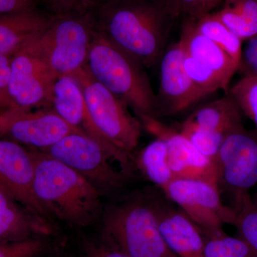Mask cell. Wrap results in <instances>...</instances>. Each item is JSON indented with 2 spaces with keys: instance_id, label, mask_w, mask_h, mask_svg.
I'll return each instance as SVG.
<instances>
[{
  "instance_id": "3",
  "label": "cell",
  "mask_w": 257,
  "mask_h": 257,
  "mask_svg": "<svg viewBox=\"0 0 257 257\" xmlns=\"http://www.w3.org/2000/svg\"><path fill=\"white\" fill-rule=\"evenodd\" d=\"M85 67L93 78L126 103L139 119L156 117L157 95L143 64L96 29Z\"/></svg>"
},
{
  "instance_id": "14",
  "label": "cell",
  "mask_w": 257,
  "mask_h": 257,
  "mask_svg": "<svg viewBox=\"0 0 257 257\" xmlns=\"http://www.w3.org/2000/svg\"><path fill=\"white\" fill-rule=\"evenodd\" d=\"M35 163L30 150L0 138V190L33 214L47 215L34 191Z\"/></svg>"
},
{
  "instance_id": "13",
  "label": "cell",
  "mask_w": 257,
  "mask_h": 257,
  "mask_svg": "<svg viewBox=\"0 0 257 257\" xmlns=\"http://www.w3.org/2000/svg\"><path fill=\"white\" fill-rule=\"evenodd\" d=\"M184 52L179 42L166 49L161 59L160 86L156 117L178 114L207 96L196 87L184 68Z\"/></svg>"
},
{
  "instance_id": "29",
  "label": "cell",
  "mask_w": 257,
  "mask_h": 257,
  "mask_svg": "<svg viewBox=\"0 0 257 257\" xmlns=\"http://www.w3.org/2000/svg\"><path fill=\"white\" fill-rule=\"evenodd\" d=\"M174 18L179 17L197 18L215 11L223 0H163Z\"/></svg>"
},
{
  "instance_id": "16",
  "label": "cell",
  "mask_w": 257,
  "mask_h": 257,
  "mask_svg": "<svg viewBox=\"0 0 257 257\" xmlns=\"http://www.w3.org/2000/svg\"><path fill=\"white\" fill-rule=\"evenodd\" d=\"M51 105L64 121L101 145L119 165L114 152L93 122L82 88L73 77L64 75L56 79Z\"/></svg>"
},
{
  "instance_id": "32",
  "label": "cell",
  "mask_w": 257,
  "mask_h": 257,
  "mask_svg": "<svg viewBox=\"0 0 257 257\" xmlns=\"http://www.w3.org/2000/svg\"><path fill=\"white\" fill-rule=\"evenodd\" d=\"M238 71L243 76H251L257 78V35L246 40L242 49Z\"/></svg>"
},
{
  "instance_id": "22",
  "label": "cell",
  "mask_w": 257,
  "mask_h": 257,
  "mask_svg": "<svg viewBox=\"0 0 257 257\" xmlns=\"http://www.w3.org/2000/svg\"><path fill=\"white\" fill-rule=\"evenodd\" d=\"M136 162L144 176L161 191L175 178L169 164L167 145L160 138H155L144 147Z\"/></svg>"
},
{
  "instance_id": "26",
  "label": "cell",
  "mask_w": 257,
  "mask_h": 257,
  "mask_svg": "<svg viewBox=\"0 0 257 257\" xmlns=\"http://www.w3.org/2000/svg\"><path fill=\"white\" fill-rule=\"evenodd\" d=\"M179 132L202 155L216 162L226 134L199 127L187 119L181 125Z\"/></svg>"
},
{
  "instance_id": "33",
  "label": "cell",
  "mask_w": 257,
  "mask_h": 257,
  "mask_svg": "<svg viewBox=\"0 0 257 257\" xmlns=\"http://www.w3.org/2000/svg\"><path fill=\"white\" fill-rule=\"evenodd\" d=\"M11 57L0 55V111L10 109L8 87L10 77Z\"/></svg>"
},
{
  "instance_id": "35",
  "label": "cell",
  "mask_w": 257,
  "mask_h": 257,
  "mask_svg": "<svg viewBox=\"0 0 257 257\" xmlns=\"http://www.w3.org/2000/svg\"><path fill=\"white\" fill-rule=\"evenodd\" d=\"M87 257H130L117 250L109 247L105 243L93 245L88 251Z\"/></svg>"
},
{
  "instance_id": "17",
  "label": "cell",
  "mask_w": 257,
  "mask_h": 257,
  "mask_svg": "<svg viewBox=\"0 0 257 257\" xmlns=\"http://www.w3.org/2000/svg\"><path fill=\"white\" fill-rule=\"evenodd\" d=\"M54 16L38 10L0 16V55L12 57L23 50L52 23Z\"/></svg>"
},
{
  "instance_id": "30",
  "label": "cell",
  "mask_w": 257,
  "mask_h": 257,
  "mask_svg": "<svg viewBox=\"0 0 257 257\" xmlns=\"http://www.w3.org/2000/svg\"><path fill=\"white\" fill-rule=\"evenodd\" d=\"M45 247V243L40 238L0 242V257H37Z\"/></svg>"
},
{
  "instance_id": "5",
  "label": "cell",
  "mask_w": 257,
  "mask_h": 257,
  "mask_svg": "<svg viewBox=\"0 0 257 257\" xmlns=\"http://www.w3.org/2000/svg\"><path fill=\"white\" fill-rule=\"evenodd\" d=\"M82 88L93 122L114 152L121 170L130 172L134 153L144 130L128 106L95 80L86 67L72 74Z\"/></svg>"
},
{
  "instance_id": "10",
  "label": "cell",
  "mask_w": 257,
  "mask_h": 257,
  "mask_svg": "<svg viewBox=\"0 0 257 257\" xmlns=\"http://www.w3.org/2000/svg\"><path fill=\"white\" fill-rule=\"evenodd\" d=\"M73 133L83 134L53 109H9L0 113V137L36 150H45Z\"/></svg>"
},
{
  "instance_id": "37",
  "label": "cell",
  "mask_w": 257,
  "mask_h": 257,
  "mask_svg": "<svg viewBox=\"0 0 257 257\" xmlns=\"http://www.w3.org/2000/svg\"><path fill=\"white\" fill-rule=\"evenodd\" d=\"M104 1H105V0H102V3H103V2H104Z\"/></svg>"
},
{
  "instance_id": "28",
  "label": "cell",
  "mask_w": 257,
  "mask_h": 257,
  "mask_svg": "<svg viewBox=\"0 0 257 257\" xmlns=\"http://www.w3.org/2000/svg\"><path fill=\"white\" fill-rule=\"evenodd\" d=\"M228 95L234 100L241 114L251 120L257 131V78L242 76L229 87Z\"/></svg>"
},
{
  "instance_id": "34",
  "label": "cell",
  "mask_w": 257,
  "mask_h": 257,
  "mask_svg": "<svg viewBox=\"0 0 257 257\" xmlns=\"http://www.w3.org/2000/svg\"><path fill=\"white\" fill-rule=\"evenodd\" d=\"M37 10L36 0H0V16Z\"/></svg>"
},
{
  "instance_id": "25",
  "label": "cell",
  "mask_w": 257,
  "mask_h": 257,
  "mask_svg": "<svg viewBox=\"0 0 257 257\" xmlns=\"http://www.w3.org/2000/svg\"><path fill=\"white\" fill-rule=\"evenodd\" d=\"M204 257H257L248 243L224 231L204 235Z\"/></svg>"
},
{
  "instance_id": "1",
  "label": "cell",
  "mask_w": 257,
  "mask_h": 257,
  "mask_svg": "<svg viewBox=\"0 0 257 257\" xmlns=\"http://www.w3.org/2000/svg\"><path fill=\"white\" fill-rule=\"evenodd\" d=\"M96 9L98 31L145 68L160 63L175 20L163 0H105Z\"/></svg>"
},
{
  "instance_id": "18",
  "label": "cell",
  "mask_w": 257,
  "mask_h": 257,
  "mask_svg": "<svg viewBox=\"0 0 257 257\" xmlns=\"http://www.w3.org/2000/svg\"><path fill=\"white\" fill-rule=\"evenodd\" d=\"M178 42L185 55L212 69L229 85L239 66L222 49L197 31L192 18H184Z\"/></svg>"
},
{
  "instance_id": "21",
  "label": "cell",
  "mask_w": 257,
  "mask_h": 257,
  "mask_svg": "<svg viewBox=\"0 0 257 257\" xmlns=\"http://www.w3.org/2000/svg\"><path fill=\"white\" fill-rule=\"evenodd\" d=\"M211 14L242 42L257 35V0H223Z\"/></svg>"
},
{
  "instance_id": "8",
  "label": "cell",
  "mask_w": 257,
  "mask_h": 257,
  "mask_svg": "<svg viewBox=\"0 0 257 257\" xmlns=\"http://www.w3.org/2000/svg\"><path fill=\"white\" fill-rule=\"evenodd\" d=\"M215 163L218 188L231 197L233 204L257 185V131L246 130L243 123L231 128Z\"/></svg>"
},
{
  "instance_id": "36",
  "label": "cell",
  "mask_w": 257,
  "mask_h": 257,
  "mask_svg": "<svg viewBox=\"0 0 257 257\" xmlns=\"http://www.w3.org/2000/svg\"><path fill=\"white\" fill-rule=\"evenodd\" d=\"M251 199H252V201L253 203L257 206V189L256 192L253 194V197H251Z\"/></svg>"
},
{
  "instance_id": "4",
  "label": "cell",
  "mask_w": 257,
  "mask_h": 257,
  "mask_svg": "<svg viewBox=\"0 0 257 257\" xmlns=\"http://www.w3.org/2000/svg\"><path fill=\"white\" fill-rule=\"evenodd\" d=\"M153 194L134 196L106 211L102 242L130 257H177L161 234Z\"/></svg>"
},
{
  "instance_id": "15",
  "label": "cell",
  "mask_w": 257,
  "mask_h": 257,
  "mask_svg": "<svg viewBox=\"0 0 257 257\" xmlns=\"http://www.w3.org/2000/svg\"><path fill=\"white\" fill-rule=\"evenodd\" d=\"M154 206L159 229L170 251L177 257H204L202 231L180 209L156 193Z\"/></svg>"
},
{
  "instance_id": "19",
  "label": "cell",
  "mask_w": 257,
  "mask_h": 257,
  "mask_svg": "<svg viewBox=\"0 0 257 257\" xmlns=\"http://www.w3.org/2000/svg\"><path fill=\"white\" fill-rule=\"evenodd\" d=\"M50 232V226L41 216L0 190V242L40 238Z\"/></svg>"
},
{
  "instance_id": "9",
  "label": "cell",
  "mask_w": 257,
  "mask_h": 257,
  "mask_svg": "<svg viewBox=\"0 0 257 257\" xmlns=\"http://www.w3.org/2000/svg\"><path fill=\"white\" fill-rule=\"evenodd\" d=\"M162 192L197 225L203 235L224 231V225L234 224V209L223 203L216 186L197 179L175 178Z\"/></svg>"
},
{
  "instance_id": "6",
  "label": "cell",
  "mask_w": 257,
  "mask_h": 257,
  "mask_svg": "<svg viewBox=\"0 0 257 257\" xmlns=\"http://www.w3.org/2000/svg\"><path fill=\"white\" fill-rule=\"evenodd\" d=\"M95 30L91 13L55 15L48 28L25 49L41 59L57 78L70 76L87 64Z\"/></svg>"
},
{
  "instance_id": "24",
  "label": "cell",
  "mask_w": 257,
  "mask_h": 257,
  "mask_svg": "<svg viewBox=\"0 0 257 257\" xmlns=\"http://www.w3.org/2000/svg\"><path fill=\"white\" fill-rule=\"evenodd\" d=\"M231 207L236 214L233 226L236 229L237 236L248 243L257 256V206L247 193Z\"/></svg>"
},
{
  "instance_id": "7",
  "label": "cell",
  "mask_w": 257,
  "mask_h": 257,
  "mask_svg": "<svg viewBox=\"0 0 257 257\" xmlns=\"http://www.w3.org/2000/svg\"><path fill=\"white\" fill-rule=\"evenodd\" d=\"M78 172L102 193L114 192L125 183L126 175L105 149L82 133L64 137L55 145L40 150Z\"/></svg>"
},
{
  "instance_id": "12",
  "label": "cell",
  "mask_w": 257,
  "mask_h": 257,
  "mask_svg": "<svg viewBox=\"0 0 257 257\" xmlns=\"http://www.w3.org/2000/svg\"><path fill=\"white\" fill-rule=\"evenodd\" d=\"M140 119L144 130L165 141L169 164L175 178L197 179L218 187L215 162L202 155L180 132L153 116H143Z\"/></svg>"
},
{
  "instance_id": "11",
  "label": "cell",
  "mask_w": 257,
  "mask_h": 257,
  "mask_svg": "<svg viewBox=\"0 0 257 257\" xmlns=\"http://www.w3.org/2000/svg\"><path fill=\"white\" fill-rule=\"evenodd\" d=\"M10 68V109L32 110L51 105L57 77L41 59L24 49L11 57Z\"/></svg>"
},
{
  "instance_id": "27",
  "label": "cell",
  "mask_w": 257,
  "mask_h": 257,
  "mask_svg": "<svg viewBox=\"0 0 257 257\" xmlns=\"http://www.w3.org/2000/svg\"><path fill=\"white\" fill-rule=\"evenodd\" d=\"M183 65L189 78L206 96L219 89L227 94L229 84L209 67L187 55L184 56Z\"/></svg>"
},
{
  "instance_id": "2",
  "label": "cell",
  "mask_w": 257,
  "mask_h": 257,
  "mask_svg": "<svg viewBox=\"0 0 257 257\" xmlns=\"http://www.w3.org/2000/svg\"><path fill=\"white\" fill-rule=\"evenodd\" d=\"M34 191L47 214L74 226L91 224L100 212L101 193L85 177L36 149Z\"/></svg>"
},
{
  "instance_id": "38",
  "label": "cell",
  "mask_w": 257,
  "mask_h": 257,
  "mask_svg": "<svg viewBox=\"0 0 257 257\" xmlns=\"http://www.w3.org/2000/svg\"><path fill=\"white\" fill-rule=\"evenodd\" d=\"M0 113H1V111H0Z\"/></svg>"
},
{
  "instance_id": "31",
  "label": "cell",
  "mask_w": 257,
  "mask_h": 257,
  "mask_svg": "<svg viewBox=\"0 0 257 257\" xmlns=\"http://www.w3.org/2000/svg\"><path fill=\"white\" fill-rule=\"evenodd\" d=\"M55 15L86 14L95 10L102 0H41Z\"/></svg>"
},
{
  "instance_id": "23",
  "label": "cell",
  "mask_w": 257,
  "mask_h": 257,
  "mask_svg": "<svg viewBox=\"0 0 257 257\" xmlns=\"http://www.w3.org/2000/svg\"><path fill=\"white\" fill-rule=\"evenodd\" d=\"M199 33L211 40L227 54L239 67L242 41L212 14L191 18Z\"/></svg>"
},
{
  "instance_id": "20",
  "label": "cell",
  "mask_w": 257,
  "mask_h": 257,
  "mask_svg": "<svg viewBox=\"0 0 257 257\" xmlns=\"http://www.w3.org/2000/svg\"><path fill=\"white\" fill-rule=\"evenodd\" d=\"M241 114L236 103L226 94L199 106L186 119L199 127L226 134L242 123Z\"/></svg>"
}]
</instances>
